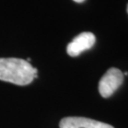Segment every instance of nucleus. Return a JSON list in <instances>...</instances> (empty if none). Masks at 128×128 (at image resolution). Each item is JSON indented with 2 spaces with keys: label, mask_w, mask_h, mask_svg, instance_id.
I'll use <instances>...</instances> for the list:
<instances>
[{
  "label": "nucleus",
  "mask_w": 128,
  "mask_h": 128,
  "mask_svg": "<svg viewBox=\"0 0 128 128\" xmlns=\"http://www.w3.org/2000/svg\"><path fill=\"white\" fill-rule=\"evenodd\" d=\"M38 70L26 60L0 58V81L17 86H28L37 78Z\"/></svg>",
  "instance_id": "obj_1"
},
{
  "label": "nucleus",
  "mask_w": 128,
  "mask_h": 128,
  "mask_svg": "<svg viewBox=\"0 0 128 128\" xmlns=\"http://www.w3.org/2000/svg\"><path fill=\"white\" fill-rule=\"evenodd\" d=\"M74 2H76V3H84L86 0H73Z\"/></svg>",
  "instance_id": "obj_5"
},
{
  "label": "nucleus",
  "mask_w": 128,
  "mask_h": 128,
  "mask_svg": "<svg viewBox=\"0 0 128 128\" xmlns=\"http://www.w3.org/2000/svg\"><path fill=\"white\" fill-rule=\"evenodd\" d=\"M95 43H96V37L93 33L82 32L75 37L72 42H70L68 45L66 52L71 57H77L82 52L93 48Z\"/></svg>",
  "instance_id": "obj_3"
},
{
  "label": "nucleus",
  "mask_w": 128,
  "mask_h": 128,
  "mask_svg": "<svg viewBox=\"0 0 128 128\" xmlns=\"http://www.w3.org/2000/svg\"><path fill=\"white\" fill-rule=\"evenodd\" d=\"M127 12H128V7H127Z\"/></svg>",
  "instance_id": "obj_6"
},
{
  "label": "nucleus",
  "mask_w": 128,
  "mask_h": 128,
  "mask_svg": "<svg viewBox=\"0 0 128 128\" xmlns=\"http://www.w3.org/2000/svg\"><path fill=\"white\" fill-rule=\"evenodd\" d=\"M124 80V73L118 68L108 69L99 82V92L102 98H109L119 89Z\"/></svg>",
  "instance_id": "obj_2"
},
{
  "label": "nucleus",
  "mask_w": 128,
  "mask_h": 128,
  "mask_svg": "<svg viewBox=\"0 0 128 128\" xmlns=\"http://www.w3.org/2000/svg\"><path fill=\"white\" fill-rule=\"evenodd\" d=\"M60 128H114L102 122L82 117H68L60 122Z\"/></svg>",
  "instance_id": "obj_4"
}]
</instances>
